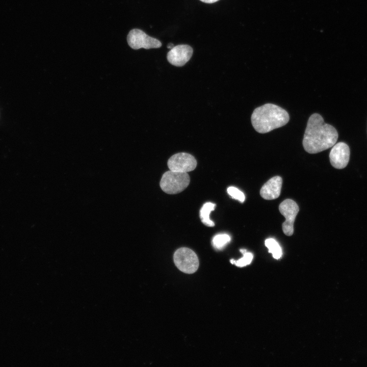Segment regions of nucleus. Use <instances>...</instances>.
<instances>
[{
	"mask_svg": "<svg viewBox=\"0 0 367 367\" xmlns=\"http://www.w3.org/2000/svg\"><path fill=\"white\" fill-rule=\"evenodd\" d=\"M228 194L233 199L243 202L245 199L244 194L238 188L234 187H229L227 188Z\"/></svg>",
	"mask_w": 367,
	"mask_h": 367,
	"instance_id": "2eb2a0df",
	"label": "nucleus"
},
{
	"mask_svg": "<svg viewBox=\"0 0 367 367\" xmlns=\"http://www.w3.org/2000/svg\"><path fill=\"white\" fill-rule=\"evenodd\" d=\"M279 210L285 218L282 225L283 232L286 235L291 236L294 233V223L299 211V206L295 201L287 199L279 204Z\"/></svg>",
	"mask_w": 367,
	"mask_h": 367,
	"instance_id": "423d86ee",
	"label": "nucleus"
},
{
	"mask_svg": "<svg viewBox=\"0 0 367 367\" xmlns=\"http://www.w3.org/2000/svg\"><path fill=\"white\" fill-rule=\"evenodd\" d=\"M240 251L243 253V257L238 260L231 259L230 263L240 267L250 264L253 258V254L250 252H247L246 249H241Z\"/></svg>",
	"mask_w": 367,
	"mask_h": 367,
	"instance_id": "ddd939ff",
	"label": "nucleus"
},
{
	"mask_svg": "<svg viewBox=\"0 0 367 367\" xmlns=\"http://www.w3.org/2000/svg\"><path fill=\"white\" fill-rule=\"evenodd\" d=\"M337 139L336 129L325 123L320 114L314 113L309 117L302 141L306 152L317 153L326 150L332 147Z\"/></svg>",
	"mask_w": 367,
	"mask_h": 367,
	"instance_id": "f257e3e1",
	"label": "nucleus"
},
{
	"mask_svg": "<svg viewBox=\"0 0 367 367\" xmlns=\"http://www.w3.org/2000/svg\"><path fill=\"white\" fill-rule=\"evenodd\" d=\"M282 179L279 176H275L268 180L261 188L260 195L266 200L277 198L281 193Z\"/></svg>",
	"mask_w": 367,
	"mask_h": 367,
	"instance_id": "9d476101",
	"label": "nucleus"
},
{
	"mask_svg": "<svg viewBox=\"0 0 367 367\" xmlns=\"http://www.w3.org/2000/svg\"><path fill=\"white\" fill-rule=\"evenodd\" d=\"M173 45L174 44L173 43H169L167 45V47L168 48L172 49L174 46Z\"/></svg>",
	"mask_w": 367,
	"mask_h": 367,
	"instance_id": "f3484780",
	"label": "nucleus"
},
{
	"mask_svg": "<svg viewBox=\"0 0 367 367\" xmlns=\"http://www.w3.org/2000/svg\"><path fill=\"white\" fill-rule=\"evenodd\" d=\"M190 181V176L187 172L169 170L163 174L160 185L165 193L175 194L184 191L189 186Z\"/></svg>",
	"mask_w": 367,
	"mask_h": 367,
	"instance_id": "7ed1b4c3",
	"label": "nucleus"
},
{
	"mask_svg": "<svg viewBox=\"0 0 367 367\" xmlns=\"http://www.w3.org/2000/svg\"><path fill=\"white\" fill-rule=\"evenodd\" d=\"M230 241V238L227 234H219L213 239V245L215 248L221 249Z\"/></svg>",
	"mask_w": 367,
	"mask_h": 367,
	"instance_id": "4468645a",
	"label": "nucleus"
},
{
	"mask_svg": "<svg viewBox=\"0 0 367 367\" xmlns=\"http://www.w3.org/2000/svg\"><path fill=\"white\" fill-rule=\"evenodd\" d=\"M350 149L344 142L335 144L329 154L331 165L336 169H343L347 166L350 159Z\"/></svg>",
	"mask_w": 367,
	"mask_h": 367,
	"instance_id": "6e6552de",
	"label": "nucleus"
},
{
	"mask_svg": "<svg viewBox=\"0 0 367 367\" xmlns=\"http://www.w3.org/2000/svg\"><path fill=\"white\" fill-rule=\"evenodd\" d=\"M170 170L188 172L194 170L197 166V161L192 155L179 152L171 156L167 162Z\"/></svg>",
	"mask_w": 367,
	"mask_h": 367,
	"instance_id": "0eeeda50",
	"label": "nucleus"
},
{
	"mask_svg": "<svg viewBox=\"0 0 367 367\" xmlns=\"http://www.w3.org/2000/svg\"><path fill=\"white\" fill-rule=\"evenodd\" d=\"M216 204L212 202H206L203 204L200 211V217L202 222L209 227H213L215 223L209 219L211 212L215 209Z\"/></svg>",
	"mask_w": 367,
	"mask_h": 367,
	"instance_id": "9b49d317",
	"label": "nucleus"
},
{
	"mask_svg": "<svg viewBox=\"0 0 367 367\" xmlns=\"http://www.w3.org/2000/svg\"><path fill=\"white\" fill-rule=\"evenodd\" d=\"M266 246L268 248L269 252L272 254L273 257L279 259L282 255V249L279 244L274 239H268L265 242Z\"/></svg>",
	"mask_w": 367,
	"mask_h": 367,
	"instance_id": "f8f14e48",
	"label": "nucleus"
},
{
	"mask_svg": "<svg viewBox=\"0 0 367 367\" xmlns=\"http://www.w3.org/2000/svg\"><path fill=\"white\" fill-rule=\"evenodd\" d=\"M290 119L287 112L278 106L266 103L257 107L251 115V123L255 130L261 134L267 133L283 126Z\"/></svg>",
	"mask_w": 367,
	"mask_h": 367,
	"instance_id": "f03ea898",
	"label": "nucleus"
},
{
	"mask_svg": "<svg viewBox=\"0 0 367 367\" xmlns=\"http://www.w3.org/2000/svg\"><path fill=\"white\" fill-rule=\"evenodd\" d=\"M192 48L187 44H180L174 46L168 53L167 59L172 65L181 67L185 65L193 55Z\"/></svg>",
	"mask_w": 367,
	"mask_h": 367,
	"instance_id": "1a4fd4ad",
	"label": "nucleus"
},
{
	"mask_svg": "<svg viewBox=\"0 0 367 367\" xmlns=\"http://www.w3.org/2000/svg\"><path fill=\"white\" fill-rule=\"evenodd\" d=\"M173 259L177 268L185 273H193L199 267V259L196 253L188 248L178 249L174 254Z\"/></svg>",
	"mask_w": 367,
	"mask_h": 367,
	"instance_id": "20e7f679",
	"label": "nucleus"
},
{
	"mask_svg": "<svg viewBox=\"0 0 367 367\" xmlns=\"http://www.w3.org/2000/svg\"><path fill=\"white\" fill-rule=\"evenodd\" d=\"M127 41L129 46L134 49L141 48H159L162 46V43L159 40L147 35L143 31L137 29H133L129 32Z\"/></svg>",
	"mask_w": 367,
	"mask_h": 367,
	"instance_id": "39448f33",
	"label": "nucleus"
},
{
	"mask_svg": "<svg viewBox=\"0 0 367 367\" xmlns=\"http://www.w3.org/2000/svg\"><path fill=\"white\" fill-rule=\"evenodd\" d=\"M200 1L205 3H208V4H211L215 3L219 0H200Z\"/></svg>",
	"mask_w": 367,
	"mask_h": 367,
	"instance_id": "dca6fc26",
	"label": "nucleus"
}]
</instances>
